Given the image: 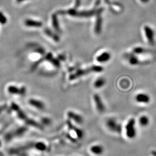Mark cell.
I'll list each match as a JSON object with an SVG mask.
<instances>
[{"label":"cell","mask_w":156,"mask_h":156,"mask_svg":"<svg viewBox=\"0 0 156 156\" xmlns=\"http://www.w3.org/2000/svg\"><path fill=\"white\" fill-rule=\"evenodd\" d=\"M106 128L111 132L119 134L121 133V126L115 118H110L108 119L106 122Z\"/></svg>","instance_id":"cell-1"},{"label":"cell","mask_w":156,"mask_h":156,"mask_svg":"<svg viewBox=\"0 0 156 156\" xmlns=\"http://www.w3.org/2000/svg\"><path fill=\"white\" fill-rule=\"evenodd\" d=\"M125 131L127 137L130 139L134 138L136 135L135 127V120L133 118L130 119L125 126Z\"/></svg>","instance_id":"cell-2"},{"label":"cell","mask_w":156,"mask_h":156,"mask_svg":"<svg viewBox=\"0 0 156 156\" xmlns=\"http://www.w3.org/2000/svg\"><path fill=\"white\" fill-rule=\"evenodd\" d=\"M23 147L26 150L34 149L37 151L41 152H45L47 149L46 144L43 141H37L33 143H28Z\"/></svg>","instance_id":"cell-3"},{"label":"cell","mask_w":156,"mask_h":156,"mask_svg":"<svg viewBox=\"0 0 156 156\" xmlns=\"http://www.w3.org/2000/svg\"><path fill=\"white\" fill-rule=\"evenodd\" d=\"M28 130V128L26 126H22L18 128H17L16 130L13 131V132H10L8 134L6 135V139L7 141H10L13 139L15 137L21 136L24 135Z\"/></svg>","instance_id":"cell-4"},{"label":"cell","mask_w":156,"mask_h":156,"mask_svg":"<svg viewBox=\"0 0 156 156\" xmlns=\"http://www.w3.org/2000/svg\"><path fill=\"white\" fill-rule=\"evenodd\" d=\"M103 10L102 9H99L96 12L97 17L96 20L95 25L94 28V31L95 33L97 35H99L102 32V17L100 16V14L102 12Z\"/></svg>","instance_id":"cell-5"},{"label":"cell","mask_w":156,"mask_h":156,"mask_svg":"<svg viewBox=\"0 0 156 156\" xmlns=\"http://www.w3.org/2000/svg\"><path fill=\"white\" fill-rule=\"evenodd\" d=\"M93 100L98 112L100 113L104 112L106 111V107L100 96L98 94H94L93 96Z\"/></svg>","instance_id":"cell-6"},{"label":"cell","mask_w":156,"mask_h":156,"mask_svg":"<svg viewBox=\"0 0 156 156\" xmlns=\"http://www.w3.org/2000/svg\"><path fill=\"white\" fill-rule=\"evenodd\" d=\"M67 116L69 120L73 121L79 125L82 124L84 121L83 118L81 115L73 111H69L67 113Z\"/></svg>","instance_id":"cell-7"},{"label":"cell","mask_w":156,"mask_h":156,"mask_svg":"<svg viewBox=\"0 0 156 156\" xmlns=\"http://www.w3.org/2000/svg\"><path fill=\"white\" fill-rule=\"evenodd\" d=\"M92 72L90 67L87 69H78L74 74H72L69 76L70 80H74L77 78H80L82 76H85L86 75L89 74V73Z\"/></svg>","instance_id":"cell-8"},{"label":"cell","mask_w":156,"mask_h":156,"mask_svg":"<svg viewBox=\"0 0 156 156\" xmlns=\"http://www.w3.org/2000/svg\"><path fill=\"white\" fill-rule=\"evenodd\" d=\"M67 124L68 128L75 132V134L77 135V136L79 139H82L83 136H84V133H83L82 130L74 125L72 123L71 120H67Z\"/></svg>","instance_id":"cell-9"},{"label":"cell","mask_w":156,"mask_h":156,"mask_svg":"<svg viewBox=\"0 0 156 156\" xmlns=\"http://www.w3.org/2000/svg\"><path fill=\"white\" fill-rule=\"evenodd\" d=\"M8 91L11 94L15 95H24L26 93V88L23 87L21 88H18L15 86H10L8 88Z\"/></svg>","instance_id":"cell-10"},{"label":"cell","mask_w":156,"mask_h":156,"mask_svg":"<svg viewBox=\"0 0 156 156\" xmlns=\"http://www.w3.org/2000/svg\"><path fill=\"white\" fill-rule=\"evenodd\" d=\"M9 154L12 156H29L27 153H26L25 149L24 147H16L12 148L9 151Z\"/></svg>","instance_id":"cell-11"},{"label":"cell","mask_w":156,"mask_h":156,"mask_svg":"<svg viewBox=\"0 0 156 156\" xmlns=\"http://www.w3.org/2000/svg\"><path fill=\"white\" fill-rule=\"evenodd\" d=\"M90 151L95 156H101L104 152V147L100 145H94L90 148Z\"/></svg>","instance_id":"cell-12"},{"label":"cell","mask_w":156,"mask_h":156,"mask_svg":"<svg viewBox=\"0 0 156 156\" xmlns=\"http://www.w3.org/2000/svg\"><path fill=\"white\" fill-rule=\"evenodd\" d=\"M30 106L38 109L39 110H43L45 108V105L43 102L36 99H30L28 101Z\"/></svg>","instance_id":"cell-13"},{"label":"cell","mask_w":156,"mask_h":156,"mask_svg":"<svg viewBox=\"0 0 156 156\" xmlns=\"http://www.w3.org/2000/svg\"><path fill=\"white\" fill-rule=\"evenodd\" d=\"M145 36L147 37L148 41L151 44L154 43V32L152 28L148 26H145L144 28Z\"/></svg>","instance_id":"cell-14"},{"label":"cell","mask_w":156,"mask_h":156,"mask_svg":"<svg viewBox=\"0 0 156 156\" xmlns=\"http://www.w3.org/2000/svg\"><path fill=\"white\" fill-rule=\"evenodd\" d=\"M111 58V55L109 52H104L96 57V61L100 63H105Z\"/></svg>","instance_id":"cell-15"},{"label":"cell","mask_w":156,"mask_h":156,"mask_svg":"<svg viewBox=\"0 0 156 156\" xmlns=\"http://www.w3.org/2000/svg\"><path fill=\"white\" fill-rule=\"evenodd\" d=\"M24 24L26 26L30 28H40L43 26L42 22L30 19L25 20Z\"/></svg>","instance_id":"cell-16"},{"label":"cell","mask_w":156,"mask_h":156,"mask_svg":"<svg viewBox=\"0 0 156 156\" xmlns=\"http://www.w3.org/2000/svg\"><path fill=\"white\" fill-rule=\"evenodd\" d=\"M124 56L128 59L129 63L132 65H137L139 63V59L134 53H127L125 54Z\"/></svg>","instance_id":"cell-17"},{"label":"cell","mask_w":156,"mask_h":156,"mask_svg":"<svg viewBox=\"0 0 156 156\" xmlns=\"http://www.w3.org/2000/svg\"><path fill=\"white\" fill-rule=\"evenodd\" d=\"M136 100L139 103L147 104L150 102V98L149 95H147L144 93H140L136 96Z\"/></svg>","instance_id":"cell-18"},{"label":"cell","mask_w":156,"mask_h":156,"mask_svg":"<svg viewBox=\"0 0 156 156\" xmlns=\"http://www.w3.org/2000/svg\"><path fill=\"white\" fill-rule=\"evenodd\" d=\"M97 11L95 10H91V11H84L78 12L76 16H78L79 17H90L92 16L93 15L96 14Z\"/></svg>","instance_id":"cell-19"},{"label":"cell","mask_w":156,"mask_h":156,"mask_svg":"<svg viewBox=\"0 0 156 156\" xmlns=\"http://www.w3.org/2000/svg\"><path fill=\"white\" fill-rule=\"evenodd\" d=\"M52 26L54 28V30L57 32H61V28L59 26L58 20L56 14H53L52 16Z\"/></svg>","instance_id":"cell-20"},{"label":"cell","mask_w":156,"mask_h":156,"mask_svg":"<svg viewBox=\"0 0 156 156\" xmlns=\"http://www.w3.org/2000/svg\"><path fill=\"white\" fill-rule=\"evenodd\" d=\"M44 32L45 33L46 35L48 36V37L51 38L55 41L57 42L59 41L60 39H59L58 36L56 34L53 33L50 29L47 28H45L44 30Z\"/></svg>","instance_id":"cell-21"},{"label":"cell","mask_w":156,"mask_h":156,"mask_svg":"<svg viewBox=\"0 0 156 156\" xmlns=\"http://www.w3.org/2000/svg\"><path fill=\"white\" fill-rule=\"evenodd\" d=\"M106 84V80L102 77L98 78V79L94 82V86L96 88H100L104 86Z\"/></svg>","instance_id":"cell-22"},{"label":"cell","mask_w":156,"mask_h":156,"mask_svg":"<svg viewBox=\"0 0 156 156\" xmlns=\"http://www.w3.org/2000/svg\"><path fill=\"white\" fill-rule=\"evenodd\" d=\"M139 123L142 126H147L149 123V120L147 117L145 116H143L139 118Z\"/></svg>","instance_id":"cell-23"},{"label":"cell","mask_w":156,"mask_h":156,"mask_svg":"<svg viewBox=\"0 0 156 156\" xmlns=\"http://www.w3.org/2000/svg\"><path fill=\"white\" fill-rule=\"evenodd\" d=\"M49 62H50V63H51L52 65H53L55 67H61V63L59 61L58 59L55 58L54 57H53L52 58L50 59Z\"/></svg>","instance_id":"cell-24"},{"label":"cell","mask_w":156,"mask_h":156,"mask_svg":"<svg viewBox=\"0 0 156 156\" xmlns=\"http://www.w3.org/2000/svg\"><path fill=\"white\" fill-rule=\"evenodd\" d=\"M92 72H101L103 71L104 69L103 67H100V66H98V65H93L91 67H90Z\"/></svg>","instance_id":"cell-25"},{"label":"cell","mask_w":156,"mask_h":156,"mask_svg":"<svg viewBox=\"0 0 156 156\" xmlns=\"http://www.w3.org/2000/svg\"><path fill=\"white\" fill-rule=\"evenodd\" d=\"M145 52V49L141 47H136L134 48L133 50V53L136 54H143Z\"/></svg>","instance_id":"cell-26"},{"label":"cell","mask_w":156,"mask_h":156,"mask_svg":"<svg viewBox=\"0 0 156 156\" xmlns=\"http://www.w3.org/2000/svg\"><path fill=\"white\" fill-rule=\"evenodd\" d=\"M42 124L43 125H49L51 123V120L50 118L47 117H44L41 120Z\"/></svg>","instance_id":"cell-27"},{"label":"cell","mask_w":156,"mask_h":156,"mask_svg":"<svg viewBox=\"0 0 156 156\" xmlns=\"http://www.w3.org/2000/svg\"><path fill=\"white\" fill-rule=\"evenodd\" d=\"M35 52H37L39 54H41V55H44V54H45V51L44 50V49L43 47H41L36 48Z\"/></svg>","instance_id":"cell-28"},{"label":"cell","mask_w":156,"mask_h":156,"mask_svg":"<svg viewBox=\"0 0 156 156\" xmlns=\"http://www.w3.org/2000/svg\"><path fill=\"white\" fill-rule=\"evenodd\" d=\"M141 2L143 3H146L148 2L149 0H141Z\"/></svg>","instance_id":"cell-29"},{"label":"cell","mask_w":156,"mask_h":156,"mask_svg":"<svg viewBox=\"0 0 156 156\" xmlns=\"http://www.w3.org/2000/svg\"><path fill=\"white\" fill-rule=\"evenodd\" d=\"M1 141H0V147H1Z\"/></svg>","instance_id":"cell-30"}]
</instances>
